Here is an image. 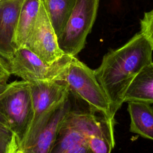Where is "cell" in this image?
<instances>
[{"label": "cell", "instance_id": "cell-16", "mask_svg": "<svg viewBox=\"0 0 153 153\" xmlns=\"http://www.w3.org/2000/svg\"><path fill=\"white\" fill-rule=\"evenodd\" d=\"M153 50V9L144 13L140 20V32Z\"/></svg>", "mask_w": 153, "mask_h": 153}, {"label": "cell", "instance_id": "cell-4", "mask_svg": "<svg viewBox=\"0 0 153 153\" xmlns=\"http://www.w3.org/2000/svg\"><path fill=\"white\" fill-rule=\"evenodd\" d=\"M0 114L19 143L31 120L32 96L30 83L25 80L7 84L0 98Z\"/></svg>", "mask_w": 153, "mask_h": 153}, {"label": "cell", "instance_id": "cell-3", "mask_svg": "<svg viewBox=\"0 0 153 153\" xmlns=\"http://www.w3.org/2000/svg\"><path fill=\"white\" fill-rule=\"evenodd\" d=\"M30 83L32 114L26 133L19 143L23 149L34 142L55 111L69 96L66 87L60 82L35 81Z\"/></svg>", "mask_w": 153, "mask_h": 153}, {"label": "cell", "instance_id": "cell-10", "mask_svg": "<svg viewBox=\"0 0 153 153\" xmlns=\"http://www.w3.org/2000/svg\"><path fill=\"white\" fill-rule=\"evenodd\" d=\"M71 107L72 103L69 96L55 111L34 142L29 147L24 149L25 153H50L55 142L62 121Z\"/></svg>", "mask_w": 153, "mask_h": 153}, {"label": "cell", "instance_id": "cell-11", "mask_svg": "<svg viewBox=\"0 0 153 153\" xmlns=\"http://www.w3.org/2000/svg\"><path fill=\"white\" fill-rule=\"evenodd\" d=\"M124 101L153 104V62L145 65L135 76L125 93Z\"/></svg>", "mask_w": 153, "mask_h": 153}, {"label": "cell", "instance_id": "cell-5", "mask_svg": "<svg viewBox=\"0 0 153 153\" xmlns=\"http://www.w3.org/2000/svg\"><path fill=\"white\" fill-rule=\"evenodd\" d=\"M99 0H76L58 44L64 54L75 56L84 47L87 35L95 22Z\"/></svg>", "mask_w": 153, "mask_h": 153}, {"label": "cell", "instance_id": "cell-17", "mask_svg": "<svg viewBox=\"0 0 153 153\" xmlns=\"http://www.w3.org/2000/svg\"><path fill=\"white\" fill-rule=\"evenodd\" d=\"M13 133L4 124L0 123V153H5L12 138Z\"/></svg>", "mask_w": 153, "mask_h": 153}, {"label": "cell", "instance_id": "cell-18", "mask_svg": "<svg viewBox=\"0 0 153 153\" xmlns=\"http://www.w3.org/2000/svg\"><path fill=\"white\" fill-rule=\"evenodd\" d=\"M11 75L10 61L0 54V84H6Z\"/></svg>", "mask_w": 153, "mask_h": 153}, {"label": "cell", "instance_id": "cell-20", "mask_svg": "<svg viewBox=\"0 0 153 153\" xmlns=\"http://www.w3.org/2000/svg\"><path fill=\"white\" fill-rule=\"evenodd\" d=\"M66 153H88L87 138L85 140L78 144L74 148L69 150Z\"/></svg>", "mask_w": 153, "mask_h": 153}, {"label": "cell", "instance_id": "cell-1", "mask_svg": "<svg viewBox=\"0 0 153 153\" xmlns=\"http://www.w3.org/2000/svg\"><path fill=\"white\" fill-rule=\"evenodd\" d=\"M152 51L139 32L121 47L107 53L99 67L94 70L113 117L124 102V94L131 81L145 65L152 62Z\"/></svg>", "mask_w": 153, "mask_h": 153}, {"label": "cell", "instance_id": "cell-14", "mask_svg": "<svg viewBox=\"0 0 153 153\" xmlns=\"http://www.w3.org/2000/svg\"><path fill=\"white\" fill-rule=\"evenodd\" d=\"M42 2L58 39L68 21L76 0H42Z\"/></svg>", "mask_w": 153, "mask_h": 153}, {"label": "cell", "instance_id": "cell-6", "mask_svg": "<svg viewBox=\"0 0 153 153\" xmlns=\"http://www.w3.org/2000/svg\"><path fill=\"white\" fill-rule=\"evenodd\" d=\"M71 57L64 54L54 63L48 65L26 47H19L10 59L11 73L29 82H58Z\"/></svg>", "mask_w": 153, "mask_h": 153}, {"label": "cell", "instance_id": "cell-21", "mask_svg": "<svg viewBox=\"0 0 153 153\" xmlns=\"http://www.w3.org/2000/svg\"><path fill=\"white\" fill-rule=\"evenodd\" d=\"M7 84V83H6V84H0V98H1V94H2V92H3V91L4 90V89H5V87H6ZM0 123H2V124H4V125L6 126L5 123V121H4V119H3L2 117V115H1V114H0Z\"/></svg>", "mask_w": 153, "mask_h": 153}, {"label": "cell", "instance_id": "cell-12", "mask_svg": "<svg viewBox=\"0 0 153 153\" xmlns=\"http://www.w3.org/2000/svg\"><path fill=\"white\" fill-rule=\"evenodd\" d=\"M127 102L130 131L153 140V109L150 104L133 101Z\"/></svg>", "mask_w": 153, "mask_h": 153}, {"label": "cell", "instance_id": "cell-13", "mask_svg": "<svg viewBox=\"0 0 153 153\" xmlns=\"http://www.w3.org/2000/svg\"><path fill=\"white\" fill-rule=\"evenodd\" d=\"M41 0H25L21 8L15 34L16 48L24 47L38 14Z\"/></svg>", "mask_w": 153, "mask_h": 153}, {"label": "cell", "instance_id": "cell-2", "mask_svg": "<svg viewBox=\"0 0 153 153\" xmlns=\"http://www.w3.org/2000/svg\"><path fill=\"white\" fill-rule=\"evenodd\" d=\"M58 82L66 87L70 94L84 101L90 111L114 121L109 100L96 79L94 71L75 56H71Z\"/></svg>", "mask_w": 153, "mask_h": 153}, {"label": "cell", "instance_id": "cell-7", "mask_svg": "<svg viewBox=\"0 0 153 153\" xmlns=\"http://www.w3.org/2000/svg\"><path fill=\"white\" fill-rule=\"evenodd\" d=\"M48 65H51L64 54L59 46L57 36L44 8L42 0L35 23L25 46Z\"/></svg>", "mask_w": 153, "mask_h": 153}, {"label": "cell", "instance_id": "cell-9", "mask_svg": "<svg viewBox=\"0 0 153 153\" xmlns=\"http://www.w3.org/2000/svg\"><path fill=\"white\" fill-rule=\"evenodd\" d=\"M25 0H0V54L10 59L16 49L15 34Z\"/></svg>", "mask_w": 153, "mask_h": 153}, {"label": "cell", "instance_id": "cell-8", "mask_svg": "<svg viewBox=\"0 0 153 153\" xmlns=\"http://www.w3.org/2000/svg\"><path fill=\"white\" fill-rule=\"evenodd\" d=\"M62 123L87 136L96 135L103 137L115 145L114 121L109 120L91 111L74 109L72 106L64 116Z\"/></svg>", "mask_w": 153, "mask_h": 153}, {"label": "cell", "instance_id": "cell-15", "mask_svg": "<svg viewBox=\"0 0 153 153\" xmlns=\"http://www.w3.org/2000/svg\"><path fill=\"white\" fill-rule=\"evenodd\" d=\"M88 153H110L115 145L106 139L96 135L87 137Z\"/></svg>", "mask_w": 153, "mask_h": 153}, {"label": "cell", "instance_id": "cell-19", "mask_svg": "<svg viewBox=\"0 0 153 153\" xmlns=\"http://www.w3.org/2000/svg\"><path fill=\"white\" fill-rule=\"evenodd\" d=\"M5 153H25L24 149L21 148L18 140L13 133Z\"/></svg>", "mask_w": 153, "mask_h": 153}]
</instances>
